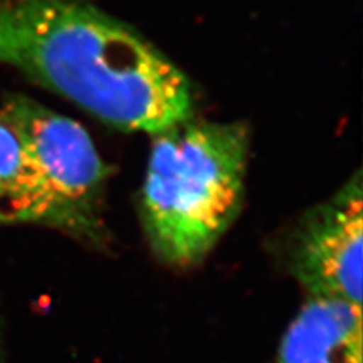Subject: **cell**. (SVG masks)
Returning a JSON list of instances; mask_svg holds the SVG:
<instances>
[{
	"label": "cell",
	"mask_w": 363,
	"mask_h": 363,
	"mask_svg": "<svg viewBox=\"0 0 363 363\" xmlns=\"http://www.w3.org/2000/svg\"><path fill=\"white\" fill-rule=\"evenodd\" d=\"M0 65L118 129L155 136L194 116L184 73L82 0H0Z\"/></svg>",
	"instance_id": "cell-1"
},
{
	"label": "cell",
	"mask_w": 363,
	"mask_h": 363,
	"mask_svg": "<svg viewBox=\"0 0 363 363\" xmlns=\"http://www.w3.org/2000/svg\"><path fill=\"white\" fill-rule=\"evenodd\" d=\"M248 130L241 123L188 120L155 135L141 192V220L155 255L172 267L199 264L242 206Z\"/></svg>",
	"instance_id": "cell-2"
},
{
	"label": "cell",
	"mask_w": 363,
	"mask_h": 363,
	"mask_svg": "<svg viewBox=\"0 0 363 363\" xmlns=\"http://www.w3.org/2000/svg\"><path fill=\"white\" fill-rule=\"evenodd\" d=\"M21 136L30 176L32 224L91 244L106 241L101 218L109 168L88 132L28 97L5 101Z\"/></svg>",
	"instance_id": "cell-3"
},
{
	"label": "cell",
	"mask_w": 363,
	"mask_h": 363,
	"mask_svg": "<svg viewBox=\"0 0 363 363\" xmlns=\"http://www.w3.org/2000/svg\"><path fill=\"white\" fill-rule=\"evenodd\" d=\"M363 192L357 172L306 212L289 241V269L308 297L362 306Z\"/></svg>",
	"instance_id": "cell-4"
},
{
	"label": "cell",
	"mask_w": 363,
	"mask_h": 363,
	"mask_svg": "<svg viewBox=\"0 0 363 363\" xmlns=\"http://www.w3.org/2000/svg\"><path fill=\"white\" fill-rule=\"evenodd\" d=\"M362 306L308 297L281 336L277 363H363Z\"/></svg>",
	"instance_id": "cell-5"
},
{
	"label": "cell",
	"mask_w": 363,
	"mask_h": 363,
	"mask_svg": "<svg viewBox=\"0 0 363 363\" xmlns=\"http://www.w3.org/2000/svg\"><path fill=\"white\" fill-rule=\"evenodd\" d=\"M0 224H32L26 149L5 108H0Z\"/></svg>",
	"instance_id": "cell-6"
},
{
	"label": "cell",
	"mask_w": 363,
	"mask_h": 363,
	"mask_svg": "<svg viewBox=\"0 0 363 363\" xmlns=\"http://www.w3.org/2000/svg\"><path fill=\"white\" fill-rule=\"evenodd\" d=\"M0 363H6V362H5V359H4V353H2V350H0Z\"/></svg>",
	"instance_id": "cell-7"
}]
</instances>
